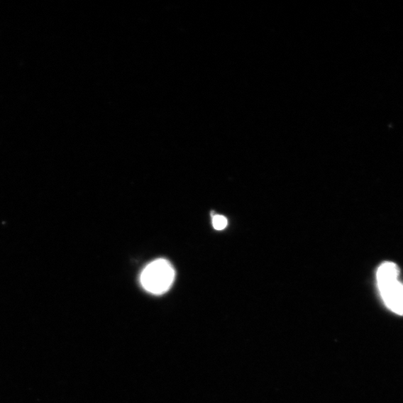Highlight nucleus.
Segmentation results:
<instances>
[{"mask_svg":"<svg viewBox=\"0 0 403 403\" xmlns=\"http://www.w3.org/2000/svg\"><path fill=\"white\" fill-rule=\"evenodd\" d=\"M400 269L393 262H384L376 272L377 287L384 306L394 314L403 316V282Z\"/></svg>","mask_w":403,"mask_h":403,"instance_id":"nucleus-1","label":"nucleus"},{"mask_svg":"<svg viewBox=\"0 0 403 403\" xmlns=\"http://www.w3.org/2000/svg\"><path fill=\"white\" fill-rule=\"evenodd\" d=\"M175 276L174 267L166 259L160 258L143 269L140 283L149 293L161 295L169 291L175 282Z\"/></svg>","mask_w":403,"mask_h":403,"instance_id":"nucleus-2","label":"nucleus"},{"mask_svg":"<svg viewBox=\"0 0 403 403\" xmlns=\"http://www.w3.org/2000/svg\"><path fill=\"white\" fill-rule=\"evenodd\" d=\"M212 224L213 227L216 230H221L224 229L228 225V221L223 215L217 214L214 215L212 219Z\"/></svg>","mask_w":403,"mask_h":403,"instance_id":"nucleus-3","label":"nucleus"}]
</instances>
